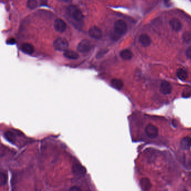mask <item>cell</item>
Returning <instances> with one entry per match:
<instances>
[{
    "label": "cell",
    "instance_id": "obj_1",
    "mask_svg": "<svg viewBox=\"0 0 191 191\" xmlns=\"http://www.w3.org/2000/svg\"><path fill=\"white\" fill-rule=\"evenodd\" d=\"M67 12L68 15L76 21L81 22L83 19V15L82 12L75 6H69L67 9Z\"/></svg>",
    "mask_w": 191,
    "mask_h": 191
},
{
    "label": "cell",
    "instance_id": "obj_2",
    "mask_svg": "<svg viewBox=\"0 0 191 191\" xmlns=\"http://www.w3.org/2000/svg\"><path fill=\"white\" fill-rule=\"evenodd\" d=\"M55 49L59 51H65L67 50L68 43L67 41L63 38H59L55 40L53 43Z\"/></svg>",
    "mask_w": 191,
    "mask_h": 191
},
{
    "label": "cell",
    "instance_id": "obj_3",
    "mask_svg": "<svg viewBox=\"0 0 191 191\" xmlns=\"http://www.w3.org/2000/svg\"><path fill=\"white\" fill-rule=\"evenodd\" d=\"M115 32L118 35L124 34L127 30V25L124 21L118 20L116 21L114 25Z\"/></svg>",
    "mask_w": 191,
    "mask_h": 191
},
{
    "label": "cell",
    "instance_id": "obj_4",
    "mask_svg": "<svg viewBox=\"0 0 191 191\" xmlns=\"http://www.w3.org/2000/svg\"><path fill=\"white\" fill-rule=\"evenodd\" d=\"M145 132L146 136L152 139L156 138L159 135L158 127L153 124H148L145 129Z\"/></svg>",
    "mask_w": 191,
    "mask_h": 191
},
{
    "label": "cell",
    "instance_id": "obj_5",
    "mask_svg": "<svg viewBox=\"0 0 191 191\" xmlns=\"http://www.w3.org/2000/svg\"><path fill=\"white\" fill-rule=\"evenodd\" d=\"M92 48V45L90 41L84 39L80 41L77 47V49L81 53H86L89 52Z\"/></svg>",
    "mask_w": 191,
    "mask_h": 191
},
{
    "label": "cell",
    "instance_id": "obj_6",
    "mask_svg": "<svg viewBox=\"0 0 191 191\" xmlns=\"http://www.w3.org/2000/svg\"><path fill=\"white\" fill-rule=\"evenodd\" d=\"M72 172L75 176H82L86 174V169L81 164H75L72 167Z\"/></svg>",
    "mask_w": 191,
    "mask_h": 191
},
{
    "label": "cell",
    "instance_id": "obj_7",
    "mask_svg": "<svg viewBox=\"0 0 191 191\" xmlns=\"http://www.w3.org/2000/svg\"><path fill=\"white\" fill-rule=\"evenodd\" d=\"M160 91L164 95L170 94L172 91V86L166 81H163L160 83Z\"/></svg>",
    "mask_w": 191,
    "mask_h": 191
},
{
    "label": "cell",
    "instance_id": "obj_8",
    "mask_svg": "<svg viewBox=\"0 0 191 191\" xmlns=\"http://www.w3.org/2000/svg\"><path fill=\"white\" fill-rule=\"evenodd\" d=\"M54 27L57 31L63 33L66 31L67 29V25L63 20L60 19H57L55 20Z\"/></svg>",
    "mask_w": 191,
    "mask_h": 191
},
{
    "label": "cell",
    "instance_id": "obj_9",
    "mask_svg": "<svg viewBox=\"0 0 191 191\" xmlns=\"http://www.w3.org/2000/svg\"><path fill=\"white\" fill-rule=\"evenodd\" d=\"M89 34L90 36L96 39H99L102 37V30L97 27H93L89 29Z\"/></svg>",
    "mask_w": 191,
    "mask_h": 191
},
{
    "label": "cell",
    "instance_id": "obj_10",
    "mask_svg": "<svg viewBox=\"0 0 191 191\" xmlns=\"http://www.w3.org/2000/svg\"><path fill=\"white\" fill-rule=\"evenodd\" d=\"M139 41L141 45L145 47L150 46L151 44V40L150 37L146 34H143L140 35L139 38Z\"/></svg>",
    "mask_w": 191,
    "mask_h": 191
},
{
    "label": "cell",
    "instance_id": "obj_11",
    "mask_svg": "<svg viewBox=\"0 0 191 191\" xmlns=\"http://www.w3.org/2000/svg\"><path fill=\"white\" fill-rule=\"evenodd\" d=\"M170 25L172 29L176 31H179L181 30L182 27L181 21L177 18H173L171 19L170 21Z\"/></svg>",
    "mask_w": 191,
    "mask_h": 191
},
{
    "label": "cell",
    "instance_id": "obj_12",
    "mask_svg": "<svg viewBox=\"0 0 191 191\" xmlns=\"http://www.w3.org/2000/svg\"><path fill=\"white\" fill-rule=\"evenodd\" d=\"M180 148L183 150L190 149L191 148V137H184L180 142Z\"/></svg>",
    "mask_w": 191,
    "mask_h": 191
},
{
    "label": "cell",
    "instance_id": "obj_13",
    "mask_svg": "<svg viewBox=\"0 0 191 191\" xmlns=\"http://www.w3.org/2000/svg\"><path fill=\"white\" fill-rule=\"evenodd\" d=\"M140 186L141 188L144 191L149 190L152 184L150 182V179L147 178H143L140 180Z\"/></svg>",
    "mask_w": 191,
    "mask_h": 191
},
{
    "label": "cell",
    "instance_id": "obj_14",
    "mask_svg": "<svg viewBox=\"0 0 191 191\" xmlns=\"http://www.w3.org/2000/svg\"><path fill=\"white\" fill-rule=\"evenodd\" d=\"M21 49L23 52L27 55H32L35 51L34 46L29 43H24L23 44Z\"/></svg>",
    "mask_w": 191,
    "mask_h": 191
},
{
    "label": "cell",
    "instance_id": "obj_15",
    "mask_svg": "<svg viewBox=\"0 0 191 191\" xmlns=\"http://www.w3.org/2000/svg\"><path fill=\"white\" fill-rule=\"evenodd\" d=\"M176 73H177V76L178 79L180 80L181 81H186L188 77V74L187 72L182 68L178 69Z\"/></svg>",
    "mask_w": 191,
    "mask_h": 191
},
{
    "label": "cell",
    "instance_id": "obj_16",
    "mask_svg": "<svg viewBox=\"0 0 191 191\" xmlns=\"http://www.w3.org/2000/svg\"><path fill=\"white\" fill-rule=\"evenodd\" d=\"M111 85L117 90H121L123 88L124 84L121 80L118 79H114L111 81Z\"/></svg>",
    "mask_w": 191,
    "mask_h": 191
},
{
    "label": "cell",
    "instance_id": "obj_17",
    "mask_svg": "<svg viewBox=\"0 0 191 191\" xmlns=\"http://www.w3.org/2000/svg\"><path fill=\"white\" fill-rule=\"evenodd\" d=\"M120 56L124 60H130L132 58V53L128 49H124L120 52Z\"/></svg>",
    "mask_w": 191,
    "mask_h": 191
},
{
    "label": "cell",
    "instance_id": "obj_18",
    "mask_svg": "<svg viewBox=\"0 0 191 191\" xmlns=\"http://www.w3.org/2000/svg\"><path fill=\"white\" fill-rule=\"evenodd\" d=\"M64 56L71 59H76L79 57V55L75 51H69V50H66L64 52Z\"/></svg>",
    "mask_w": 191,
    "mask_h": 191
},
{
    "label": "cell",
    "instance_id": "obj_19",
    "mask_svg": "<svg viewBox=\"0 0 191 191\" xmlns=\"http://www.w3.org/2000/svg\"><path fill=\"white\" fill-rule=\"evenodd\" d=\"M5 137L6 139L9 141L10 142L14 143L16 141V137L15 136L14 133L11 131H6L5 134Z\"/></svg>",
    "mask_w": 191,
    "mask_h": 191
},
{
    "label": "cell",
    "instance_id": "obj_20",
    "mask_svg": "<svg viewBox=\"0 0 191 191\" xmlns=\"http://www.w3.org/2000/svg\"><path fill=\"white\" fill-rule=\"evenodd\" d=\"M7 181V176L5 172H1L0 175V185L3 186L5 185Z\"/></svg>",
    "mask_w": 191,
    "mask_h": 191
},
{
    "label": "cell",
    "instance_id": "obj_21",
    "mask_svg": "<svg viewBox=\"0 0 191 191\" xmlns=\"http://www.w3.org/2000/svg\"><path fill=\"white\" fill-rule=\"evenodd\" d=\"M27 5L29 9L31 10H33L37 7L38 2L37 0H27Z\"/></svg>",
    "mask_w": 191,
    "mask_h": 191
},
{
    "label": "cell",
    "instance_id": "obj_22",
    "mask_svg": "<svg viewBox=\"0 0 191 191\" xmlns=\"http://www.w3.org/2000/svg\"><path fill=\"white\" fill-rule=\"evenodd\" d=\"M186 56L190 58V59H191V47H190L186 51Z\"/></svg>",
    "mask_w": 191,
    "mask_h": 191
},
{
    "label": "cell",
    "instance_id": "obj_23",
    "mask_svg": "<svg viewBox=\"0 0 191 191\" xmlns=\"http://www.w3.org/2000/svg\"><path fill=\"white\" fill-rule=\"evenodd\" d=\"M80 190H81V189L80 187H77V186L76 187L73 186L69 189V191H80Z\"/></svg>",
    "mask_w": 191,
    "mask_h": 191
},
{
    "label": "cell",
    "instance_id": "obj_24",
    "mask_svg": "<svg viewBox=\"0 0 191 191\" xmlns=\"http://www.w3.org/2000/svg\"><path fill=\"white\" fill-rule=\"evenodd\" d=\"M8 43H9V44H13L14 43H15V40L14 39H13V38L10 39H9V40L8 41Z\"/></svg>",
    "mask_w": 191,
    "mask_h": 191
},
{
    "label": "cell",
    "instance_id": "obj_25",
    "mask_svg": "<svg viewBox=\"0 0 191 191\" xmlns=\"http://www.w3.org/2000/svg\"><path fill=\"white\" fill-rule=\"evenodd\" d=\"M41 5H46L47 0H41Z\"/></svg>",
    "mask_w": 191,
    "mask_h": 191
},
{
    "label": "cell",
    "instance_id": "obj_26",
    "mask_svg": "<svg viewBox=\"0 0 191 191\" xmlns=\"http://www.w3.org/2000/svg\"><path fill=\"white\" fill-rule=\"evenodd\" d=\"M59 1H61V2H68L70 1V0H58Z\"/></svg>",
    "mask_w": 191,
    "mask_h": 191
}]
</instances>
